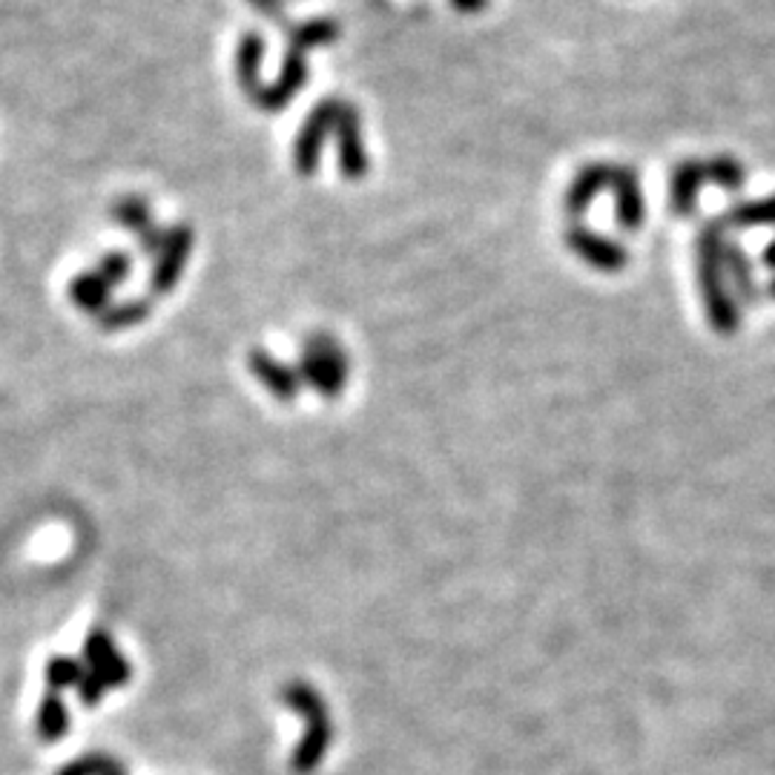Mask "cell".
Wrapping results in <instances>:
<instances>
[{
    "mask_svg": "<svg viewBox=\"0 0 775 775\" xmlns=\"http://www.w3.org/2000/svg\"><path fill=\"white\" fill-rule=\"evenodd\" d=\"M761 262H764L767 267H773V271H775V241H770L767 248H764V259H761Z\"/></svg>",
    "mask_w": 775,
    "mask_h": 775,
    "instance_id": "52a82bcc",
    "label": "cell"
},
{
    "mask_svg": "<svg viewBox=\"0 0 775 775\" xmlns=\"http://www.w3.org/2000/svg\"><path fill=\"white\" fill-rule=\"evenodd\" d=\"M770 296H773V299H775V279L770 282Z\"/></svg>",
    "mask_w": 775,
    "mask_h": 775,
    "instance_id": "ba28073f",
    "label": "cell"
},
{
    "mask_svg": "<svg viewBox=\"0 0 775 775\" xmlns=\"http://www.w3.org/2000/svg\"><path fill=\"white\" fill-rule=\"evenodd\" d=\"M733 222L736 224H775V196L773 199L752 201V204H738L733 210Z\"/></svg>",
    "mask_w": 775,
    "mask_h": 775,
    "instance_id": "277c9868",
    "label": "cell"
},
{
    "mask_svg": "<svg viewBox=\"0 0 775 775\" xmlns=\"http://www.w3.org/2000/svg\"><path fill=\"white\" fill-rule=\"evenodd\" d=\"M101 276H104L110 285H118V279L124 276V273H129V262L121 253H112V257H107L104 262H101Z\"/></svg>",
    "mask_w": 775,
    "mask_h": 775,
    "instance_id": "8992f818",
    "label": "cell"
},
{
    "mask_svg": "<svg viewBox=\"0 0 775 775\" xmlns=\"http://www.w3.org/2000/svg\"><path fill=\"white\" fill-rule=\"evenodd\" d=\"M107 285H110V282H107L101 273L75 276L73 285H70V296H73V302L78 304V308H84V311H98V308H104L107 293H110Z\"/></svg>",
    "mask_w": 775,
    "mask_h": 775,
    "instance_id": "7a4b0ae2",
    "label": "cell"
},
{
    "mask_svg": "<svg viewBox=\"0 0 775 775\" xmlns=\"http://www.w3.org/2000/svg\"><path fill=\"white\" fill-rule=\"evenodd\" d=\"M285 698L293 703L296 710H302L304 715L311 718V736L304 738V747L296 752V770H302L304 773V770L316 767V761L322 759V752H325V747H328V738H330L328 715H325V707H322L320 696H316L313 689L293 687L285 692Z\"/></svg>",
    "mask_w": 775,
    "mask_h": 775,
    "instance_id": "6da1fadb",
    "label": "cell"
},
{
    "mask_svg": "<svg viewBox=\"0 0 775 775\" xmlns=\"http://www.w3.org/2000/svg\"><path fill=\"white\" fill-rule=\"evenodd\" d=\"M707 176H710L712 182H718L721 187H727V190H738V187L743 185V167L733 159L712 161L710 167H707Z\"/></svg>",
    "mask_w": 775,
    "mask_h": 775,
    "instance_id": "5b68a950",
    "label": "cell"
},
{
    "mask_svg": "<svg viewBox=\"0 0 775 775\" xmlns=\"http://www.w3.org/2000/svg\"><path fill=\"white\" fill-rule=\"evenodd\" d=\"M724 264H727V271L733 273V282H736L738 293H741L747 302H752V299H755L752 267H750V262H747V257H743L736 245H727V248H724Z\"/></svg>",
    "mask_w": 775,
    "mask_h": 775,
    "instance_id": "3957f363",
    "label": "cell"
}]
</instances>
